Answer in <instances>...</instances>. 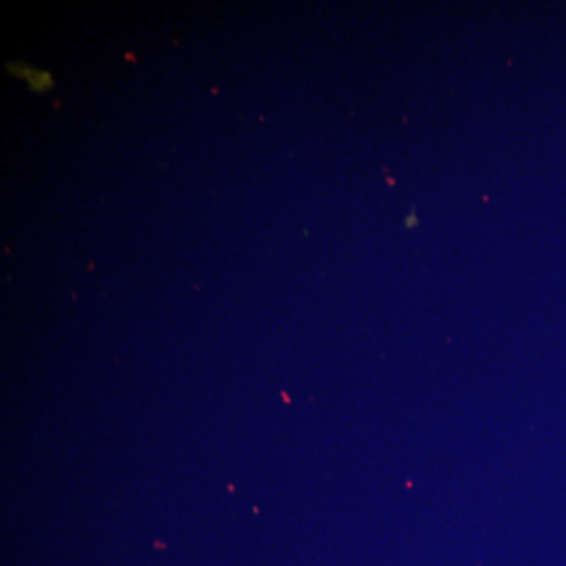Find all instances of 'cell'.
<instances>
[{
  "label": "cell",
  "mask_w": 566,
  "mask_h": 566,
  "mask_svg": "<svg viewBox=\"0 0 566 566\" xmlns=\"http://www.w3.org/2000/svg\"><path fill=\"white\" fill-rule=\"evenodd\" d=\"M10 73H13L14 76L21 77L28 82L29 87L32 88L33 92L41 93L48 92L54 85V80L48 71L32 69V66L24 65V63H10L9 65Z\"/></svg>",
  "instance_id": "cell-1"
}]
</instances>
